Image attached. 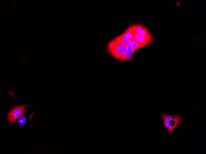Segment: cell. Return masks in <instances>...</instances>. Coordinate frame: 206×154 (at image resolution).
Instances as JSON below:
<instances>
[{"mask_svg":"<svg viewBox=\"0 0 206 154\" xmlns=\"http://www.w3.org/2000/svg\"><path fill=\"white\" fill-rule=\"evenodd\" d=\"M127 44L117 38L111 40L107 45L108 51L110 54L116 59L122 61L123 56L126 52Z\"/></svg>","mask_w":206,"mask_h":154,"instance_id":"1","label":"cell"},{"mask_svg":"<svg viewBox=\"0 0 206 154\" xmlns=\"http://www.w3.org/2000/svg\"><path fill=\"white\" fill-rule=\"evenodd\" d=\"M164 125L163 127L167 129V131L171 134L177 126L182 121L181 116L178 114L175 115H169L166 114H161Z\"/></svg>","mask_w":206,"mask_h":154,"instance_id":"2","label":"cell"},{"mask_svg":"<svg viewBox=\"0 0 206 154\" xmlns=\"http://www.w3.org/2000/svg\"><path fill=\"white\" fill-rule=\"evenodd\" d=\"M132 26L140 36L142 37L150 44L153 42L154 38L144 25L140 23H137L133 24Z\"/></svg>","mask_w":206,"mask_h":154,"instance_id":"3","label":"cell"},{"mask_svg":"<svg viewBox=\"0 0 206 154\" xmlns=\"http://www.w3.org/2000/svg\"><path fill=\"white\" fill-rule=\"evenodd\" d=\"M26 107L25 105L16 106L10 111L8 114V119L9 122L12 123L22 116L25 112Z\"/></svg>","mask_w":206,"mask_h":154,"instance_id":"4","label":"cell"},{"mask_svg":"<svg viewBox=\"0 0 206 154\" xmlns=\"http://www.w3.org/2000/svg\"><path fill=\"white\" fill-rule=\"evenodd\" d=\"M116 38L124 42L127 44V51L124 54L122 61H126L130 60L131 58L134 53L132 47V43L131 42L124 39Z\"/></svg>","mask_w":206,"mask_h":154,"instance_id":"5","label":"cell"},{"mask_svg":"<svg viewBox=\"0 0 206 154\" xmlns=\"http://www.w3.org/2000/svg\"><path fill=\"white\" fill-rule=\"evenodd\" d=\"M133 31L132 25H130L126 30L117 38L130 41L133 36Z\"/></svg>","mask_w":206,"mask_h":154,"instance_id":"6","label":"cell"},{"mask_svg":"<svg viewBox=\"0 0 206 154\" xmlns=\"http://www.w3.org/2000/svg\"><path fill=\"white\" fill-rule=\"evenodd\" d=\"M133 28V27H132ZM134 37L138 43L140 48L150 44V43L142 37L140 36L136 31L133 28Z\"/></svg>","mask_w":206,"mask_h":154,"instance_id":"7","label":"cell"},{"mask_svg":"<svg viewBox=\"0 0 206 154\" xmlns=\"http://www.w3.org/2000/svg\"><path fill=\"white\" fill-rule=\"evenodd\" d=\"M130 41L132 43V48L134 52H135V51L138 49L140 48L138 43L135 40L134 37L133 35L132 38H131Z\"/></svg>","mask_w":206,"mask_h":154,"instance_id":"8","label":"cell"},{"mask_svg":"<svg viewBox=\"0 0 206 154\" xmlns=\"http://www.w3.org/2000/svg\"><path fill=\"white\" fill-rule=\"evenodd\" d=\"M26 120V118L25 116H22L18 120L17 122L20 125H23L25 124Z\"/></svg>","mask_w":206,"mask_h":154,"instance_id":"9","label":"cell"}]
</instances>
